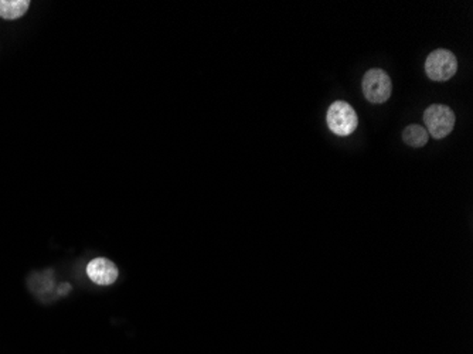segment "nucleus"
<instances>
[{"label": "nucleus", "instance_id": "obj_7", "mask_svg": "<svg viewBox=\"0 0 473 354\" xmlns=\"http://www.w3.org/2000/svg\"><path fill=\"white\" fill-rule=\"evenodd\" d=\"M402 141L413 148H422L428 142V132L419 125H410L402 132Z\"/></svg>", "mask_w": 473, "mask_h": 354}, {"label": "nucleus", "instance_id": "obj_5", "mask_svg": "<svg viewBox=\"0 0 473 354\" xmlns=\"http://www.w3.org/2000/svg\"><path fill=\"white\" fill-rule=\"evenodd\" d=\"M86 274L97 285H111L118 279L117 265L106 258H95L88 263Z\"/></svg>", "mask_w": 473, "mask_h": 354}, {"label": "nucleus", "instance_id": "obj_1", "mask_svg": "<svg viewBox=\"0 0 473 354\" xmlns=\"http://www.w3.org/2000/svg\"><path fill=\"white\" fill-rule=\"evenodd\" d=\"M326 121L329 129L339 137L351 135L358 125L356 110L345 101H336L329 106Z\"/></svg>", "mask_w": 473, "mask_h": 354}, {"label": "nucleus", "instance_id": "obj_3", "mask_svg": "<svg viewBox=\"0 0 473 354\" xmlns=\"http://www.w3.org/2000/svg\"><path fill=\"white\" fill-rule=\"evenodd\" d=\"M458 70V61L454 53L449 50H435L430 56L426 57L425 61V73L428 78L437 81V82H445L452 78Z\"/></svg>", "mask_w": 473, "mask_h": 354}, {"label": "nucleus", "instance_id": "obj_4", "mask_svg": "<svg viewBox=\"0 0 473 354\" xmlns=\"http://www.w3.org/2000/svg\"><path fill=\"white\" fill-rule=\"evenodd\" d=\"M363 94L371 104H384L391 97L393 84L390 75L380 69L369 70L362 81Z\"/></svg>", "mask_w": 473, "mask_h": 354}, {"label": "nucleus", "instance_id": "obj_2", "mask_svg": "<svg viewBox=\"0 0 473 354\" xmlns=\"http://www.w3.org/2000/svg\"><path fill=\"white\" fill-rule=\"evenodd\" d=\"M424 122L434 139H443L454 130L455 114L446 105H431L425 109Z\"/></svg>", "mask_w": 473, "mask_h": 354}, {"label": "nucleus", "instance_id": "obj_6", "mask_svg": "<svg viewBox=\"0 0 473 354\" xmlns=\"http://www.w3.org/2000/svg\"><path fill=\"white\" fill-rule=\"evenodd\" d=\"M30 8V0H0V17L14 20L23 16Z\"/></svg>", "mask_w": 473, "mask_h": 354}]
</instances>
